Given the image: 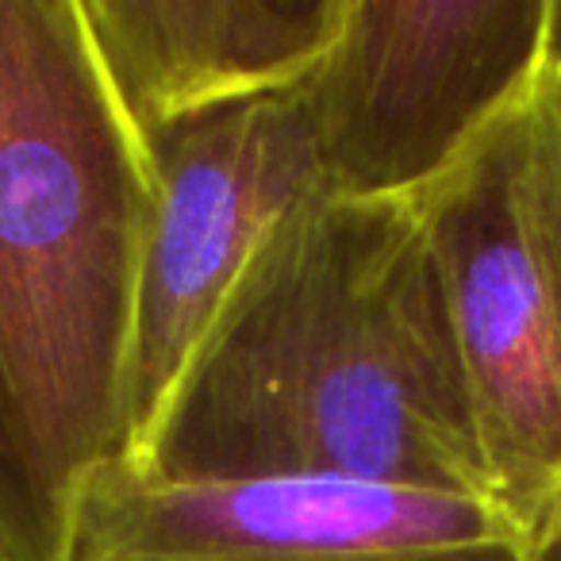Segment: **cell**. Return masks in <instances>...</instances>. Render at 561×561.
<instances>
[{"label":"cell","instance_id":"8","mask_svg":"<svg viewBox=\"0 0 561 561\" xmlns=\"http://www.w3.org/2000/svg\"><path fill=\"white\" fill-rule=\"evenodd\" d=\"M553 58L561 66V0H558V20H553Z\"/></svg>","mask_w":561,"mask_h":561},{"label":"cell","instance_id":"9","mask_svg":"<svg viewBox=\"0 0 561 561\" xmlns=\"http://www.w3.org/2000/svg\"><path fill=\"white\" fill-rule=\"evenodd\" d=\"M538 561H561V542H558V546H553V550H550V553H546V558H538Z\"/></svg>","mask_w":561,"mask_h":561},{"label":"cell","instance_id":"10","mask_svg":"<svg viewBox=\"0 0 561 561\" xmlns=\"http://www.w3.org/2000/svg\"><path fill=\"white\" fill-rule=\"evenodd\" d=\"M0 561H9V558H4V553H0Z\"/></svg>","mask_w":561,"mask_h":561},{"label":"cell","instance_id":"3","mask_svg":"<svg viewBox=\"0 0 561 561\" xmlns=\"http://www.w3.org/2000/svg\"><path fill=\"white\" fill-rule=\"evenodd\" d=\"M466 369L489 504L530 561L561 542V66L415 193Z\"/></svg>","mask_w":561,"mask_h":561},{"label":"cell","instance_id":"5","mask_svg":"<svg viewBox=\"0 0 561 561\" xmlns=\"http://www.w3.org/2000/svg\"><path fill=\"white\" fill-rule=\"evenodd\" d=\"M158 201L135 305L124 466L147 473L181 381L247 265L320 188L305 89L193 119L154 142Z\"/></svg>","mask_w":561,"mask_h":561},{"label":"cell","instance_id":"6","mask_svg":"<svg viewBox=\"0 0 561 561\" xmlns=\"http://www.w3.org/2000/svg\"><path fill=\"white\" fill-rule=\"evenodd\" d=\"M70 561H530L492 504L351 477L162 481L112 461Z\"/></svg>","mask_w":561,"mask_h":561},{"label":"cell","instance_id":"1","mask_svg":"<svg viewBox=\"0 0 561 561\" xmlns=\"http://www.w3.org/2000/svg\"><path fill=\"white\" fill-rule=\"evenodd\" d=\"M147 477H351L489 504L415 196L289 208L181 381Z\"/></svg>","mask_w":561,"mask_h":561},{"label":"cell","instance_id":"7","mask_svg":"<svg viewBox=\"0 0 561 561\" xmlns=\"http://www.w3.org/2000/svg\"><path fill=\"white\" fill-rule=\"evenodd\" d=\"M127 116L162 135L297 93L331 50L346 0H81Z\"/></svg>","mask_w":561,"mask_h":561},{"label":"cell","instance_id":"4","mask_svg":"<svg viewBox=\"0 0 561 561\" xmlns=\"http://www.w3.org/2000/svg\"><path fill=\"white\" fill-rule=\"evenodd\" d=\"M553 20L558 0H346L305 85L320 185L423 193L538 70Z\"/></svg>","mask_w":561,"mask_h":561},{"label":"cell","instance_id":"2","mask_svg":"<svg viewBox=\"0 0 561 561\" xmlns=\"http://www.w3.org/2000/svg\"><path fill=\"white\" fill-rule=\"evenodd\" d=\"M158 162L81 0H0V553L70 561L124 458Z\"/></svg>","mask_w":561,"mask_h":561}]
</instances>
